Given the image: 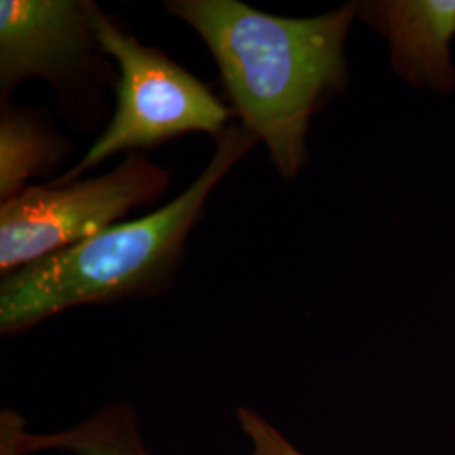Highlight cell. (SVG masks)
I'll return each mask as SVG.
<instances>
[{
    "label": "cell",
    "instance_id": "obj_1",
    "mask_svg": "<svg viewBox=\"0 0 455 455\" xmlns=\"http://www.w3.org/2000/svg\"><path fill=\"white\" fill-rule=\"evenodd\" d=\"M218 65L244 129L268 147L280 176L292 180L307 159L312 115L347 80L344 44L358 4L307 19L261 12L240 0H172Z\"/></svg>",
    "mask_w": 455,
    "mask_h": 455
},
{
    "label": "cell",
    "instance_id": "obj_3",
    "mask_svg": "<svg viewBox=\"0 0 455 455\" xmlns=\"http://www.w3.org/2000/svg\"><path fill=\"white\" fill-rule=\"evenodd\" d=\"M97 41L120 68L115 114L80 163L51 184L75 182L120 152L156 148L196 132L218 139L227 131L231 110L161 49L142 44L103 12L97 17Z\"/></svg>",
    "mask_w": 455,
    "mask_h": 455
},
{
    "label": "cell",
    "instance_id": "obj_6",
    "mask_svg": "<svg viewBox=\"0 0 455 455\" xmlns=\"http://www.w3.org/2000/svg\"><path fill=\"white\" fill-rule=\"evenodd\" d=\"M361 12L390 39L393 66L408 82L452 88L449 41L455 34V0L371 2Z\"/></svg>",
    "mask_w": 455,
    "mask_h": 455
},
{
    "label": "cell",
    "instance_id": "obj_4",
    "mask_svg": "<svg viewBox=\"0 0 455 455\" xmlns=\"http://www.w3.org/2000/svg\"><path fill=\"white\" fill-rule=\"evenodd\" d=\"M171 172L140 152L93 180L29 186L0 208V272L9 275L114 227L132 210L152 206Z\"/></svg>",
    "mask_w": 455,
    "mask_h": 455
},
{
    "label": "cell",
    "instance_id": "obj_10",
    "mask_svg": "<svg viewBox=\"0 0 455 455\" xmlns=\"http://www.w3.org/2000/svg\"><path fill=\"white\" fill-rule=\"evenodd\" d=\"M26 430V420L20 413L4 410L0 413V455H26L22 447Z\"/></svg>",
    "mask_w": 455,
    "mask_h": 455
},
{
    "label": "cell",
    "instance_id": "obj_2",
    "mask_svg": "<svg viewBox=\"0 0 455 455\" xmlns=\"http://www.w3.org/2000/svg\"><path fill=\"white\" fill-rule=\"evenodd\" d=\"M257 142L243 125L228 127L203 172L163 208L2 276L0 332H24L65 310L167 287L212 191Z\"/></svg>",
    "mask_w": 455,
    "mask_h": 455
},
{
    "label": "cell",
    "instance_id": "obj_5",
    "mask_svg": "<svg viewBox=\"0 0 455 455\" xmlns=\"http://www.w3.org/2000/svg\"><path fill=\"white\" fill-rule=\"evenodd\" d=\"M86 0L0 2V88L9 95L19 83L43 78L63 83L98 48L97 17Z\"/></svg>",
    "mask_w": 455,
    "mask_h": 455
},
{
    "label": "cell",
    "instance_id": "obj_7",
    "mask_svg": "<svg viewBox=\"0 0 455 455\" xmlns=\"http://www.w3.org/2000/svg\"><path fill=\"white\" fill-rule=\"evenodd\" d=\"M63 140L26 110L4 108L0 118V199L26 191L28 180L51 171L63 156Z\"/></svg>",
    "mask_w": 455,
    "mask_h": 455
},
{
    "label": "cell",
    "instance_id": "obj_9",
    "mask_svg": "<svg viewBox=\"0 0 455 455\" xmlns=\"http://www.w3.org/2000/svg\"><path fill=\"white\" fill-rule=\"evenodd\" d=\"M236 419L251 445V455H306L255 410L238 408Z\"/></svg>",
    "mask_w": 455,
    "mask_h": 455
},
{
    "label": "cell",
    "instance_id": "obj_8",
    "mask_svg": "<svg viewBox=\"0 0 455 455\" xmlns=\"http://www.w3.org/2000/svg\"><path fill=\"white\" fill-rule=\"evenodd\" d=\"M24 454L39 451H66L75 455H148L135 415L129 405L101 408L82 423L52 434L22 435Z\"/></svg>",
    "mask_w": 455,
    "mask_h": 455
}]
</instances>
